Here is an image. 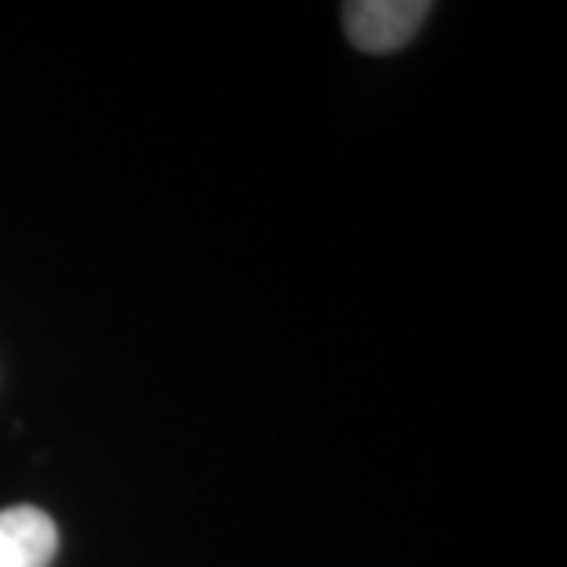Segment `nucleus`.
Instances as JSON below:
<instances>
[{"instance_id": "obj_1", "label": "nucleus", "mask_w": 567, "mask_h": 567, "mask_svg": "<svg viewBox=\"0 0 567 567\" xmlns=\"http://www.w3.org/2000/svg\"><path fill=\"white\" fill-rule=\"evenodd\" d=\"M427 11V0H350L343 8V30L358 52L388 55L421 33Z\"/></svg>"}, {"instance_id": "obj_2", "label": "nucleus", "mask_w": 567, "mask_h": 567, "mask_svg": "<svg viewBox=\"0 0 567 567\" xmlns=\"http://www.w3.org/2000/svg\"><path fill=\"white\" fill-rule=\"evenodd\" d=\"M60 549V530L41 508L16 505L0 513V567H49Z\"/></svg>"}]
</instances>
